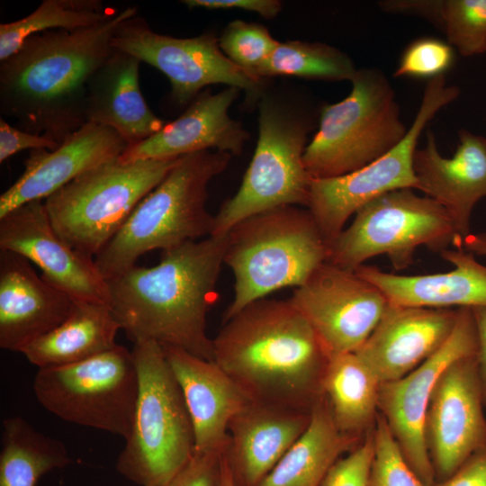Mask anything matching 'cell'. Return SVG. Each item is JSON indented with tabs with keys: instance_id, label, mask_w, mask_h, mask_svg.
Instances as JSON below:
<instances>
[{
	"instance_id": "cell-24",
	"label": "cell",
	"mask_w": 486,
	"mask_h": 486,
	"mask_svg": "<svg viewBox=\"0 0 486 486\" xmlns=\"http://www.w3.org/2000/svg\"><path fill=\"white\" fill-rule=\"evenodd\" d=\"M181 388L194 433V453H224L229 424L248 398L215 361L161 346Z\"/></svg>"
},
{
	"instance_id": "cell-37",
	"label": "cell",
	"mask_w": 486,
	"mask_h": 486,
	"mask_svg": "<svg viewBox=\"0 0 486 486\" xmlns=\"http://www.w3.org/2000/svg\"><path fill=\"white\" fill-rule=\"evenodd\" d=\"M373 432L333 464L321 486H369L374 454Z\"/></svg>"
},
{
	"instance_id": "cell-23",
	"label": "cell",
	"mask_w": 486,
	"mask_h": 486,
	"mask_svg": "<svg viewBox=\"0 0 486 486\" xmlns=\"http://www.w3.org/2000/svg\"><path fill=\"white\" fill-rule=\"evenodd\" d=\"M311 411L248 401L231 418L224 452L237 486H258L308 428Z\"/></svg>"
},
{
	"instance_id": "cell-4",
	"label": "cell",
	"mask_w": 486,
	"mask_h": 486,
	"mask_svg": "<svg viewBox=\"0 0 486 486\" xmlns=\"http://www.w3.org/2000/svg\"><path fill=\"white\" fill-rule=\"evenodd\" d=\"M230 158V154L217 150L180 157L94 256L104 278L109 281L121 275L147 252L168 250L211 236L214 215L206 206L208 186L227 168Z\"/></svg>"
},
{
	"instance_id": "cell-11",
	"label": "cell",
	"mask_w": 486,
	"mask_h": 486,
	"mask_svg": "<svg viewBox=\"0 0 486 486\" xmlns=\"http://www.w3.org/2000/svg\"><path fill=\"white\" fill-rule=\"evenodd\" d=\"M32 390L39 403L58 418L126 439L139 374L132 351L117 345L76 364L39 368Z\"/></svg>"
},
{
	"instance_id": "cell-40",
	"label": "cell",
	"mask_w": 486,
	"mask_h": 486,
	"mask_svg": "<svg viewBox=\"0 0 486 486\" xmlns=\"http://www.w3.org/2000/svg\"><path fill=\"white\" fill-rule=\"evenodd\" d=\"M182 3L189 8H238L258 14L266 19L274 18L282 9V3L277 0H184Z\"/></svg>"
},
{
	"instance_id": "cell-14",
	"label": "cell",
	"mask_w": 486,
	"mask_h": 486,
	"mask_svg": "<svg viewBox=\"0 0 486 486\" xmlns=\"http://www.w3.org/2000/svg\"><path fill=\"white\" fill-rule=\"evenodd\" d=\"M477 348L472 310L458 308L454 328L436 353L405 376L381 383L379 413L426 486H431L436 477L425 440L426 416L434 388L447 366L462 357L476 355Z\"/></svg>"
},
{
	"instance_id": "cell-26",
	"label": "cell",
	"mask_w": 486,
	"mask_h": 486,
	"mask_svg": "<svg viewBox=\"0 0 486 486\" xmlns=\"http://www.w3.org/2000/svg\"><path fill=\"white\" fill-rule=\"evenodd\" d=\"M135 57L114 50L89 81L86 121L109 127L130 145L158 132L166 123L144 99L140 64Z\"/></svg>"
},
{
	"instance_id": "cell-27",
	"label": "cell",
	"mask_w": 486,
	"mask_h": 486,
	"mask_svg": "<svg viewBox=\"0 0 486 486\" xmlns=\"http://www.w3.org/2000/svg\"><path fill=\"white\" fill-rule=\"evenodd\" d=\"M120 329L109 305L75 301L69 316L22 354L38 369L72 364L113 348Z\"/></svg>"
},
{
	"instance_id": "cell-30",
	"label": "cell",
	"mask_w": 486,
	"mask_h": 486,
	"mask_svg": "<svg viewBox=\"0 0 486 486\" xmlns=\"http://www.w3.org/2000/svg\"><path fill=\"white\" fill-rule=\"evenodd\" d=\"M73 463L63 442L25 418H4L1 428L0 486H36L46 473Z\"/></svg>"
},
{
	"instance_id": "cell-42",
	"label": "cell",
	"mask_w": 486,
	"mask_h": 486,
	"mask_svg": "<svg viewBox=\"0 0 486 486\" xmlns=\"http://www.w3.org/2000/svg\"><path fill=\"white\" fill-rule=\"evenodd\" d=\"M472 313L474 317L476 331H477V364L478 374L480 378L482 399L484 407H486V308H473Z\"/></svg>"
},
{
	"instance_id": "cell-41",
	"label": "cell",
	"mask_w": 486,
	"mask_h": 486,
	"mask_svg": "<svg viewBox=\"0 0 486 486\" xmlns=\"http://www.w3.org/2000/svg\"><path fill=\"white\" fill-rule=\"evenodd\" d=\"M431 486H486V446L470 456L448 478Z\"/></svg>"
},
{
	"instance_id": "cell-39",
	"label": "cell",
	"mask_w": 486,
	"mask_h": 486,
	"mask_svg": "<svg viewBox=\"0 0 486 486\" xmlns=\"http://www.w3.org/2000/svg\"><path fill=\"white\" fill-rule=\"evenodd\" d=\"M59 143L44 135L28 132L10 125L4 118L0 120V162L22 150H54Z\"/></svg>"
},
{
	"instance_id": "cell-2",
	"label": "cell",
	"mask_w": 486,
	"mask_h": 486,
	"mask_svg": "<svg viewBox=\"0 0 486 486\" xmlns=\"http://www.w3.org/2000/svg\"><path fill=\"white\" fill-rule=\"evenodd\" d=\"M213 361L250 401L311 411L330 355L288 300L255 301L223 322Z\"/></svg>"
},
{
	"instance_id": "cell-20",
	"label": "cell",
	"mask_w": 486,
	"mask_h": 486,
	"mask_svg": "<svg viewBox=\"0 0 486 486\" xmlns=\"http://www.w3.org/2000/svg\"><path fill=\"white\" fill-rule=\"evenodd\" d=\"M75 300L33 269L24 256L0 250V347L22 351L59 326Z\"/></svg>"
},
{
	"instance_id": "cell-31",
	"label": "cell",
	"mask_w": 486,
	"mask_h": 486,
	"mask_svg": "<svg viewBox=\"0 0 486 486\" xmlns=\"http://www.w3.org/2000/svg\"><path fill=\"white\" fill-rule=\"evenodd\" d=\"M113 13L100 0H44L29 15L0 24V61L14 53L32 35L53 30L89 28Z\"/></svg>"
},
{
	"instance_id": "cell-8",
	"label": "cell",
	"mask_w": 486,
	"mask_h": 486,
	"mask_svg": "<svg viewBox=\"0 0 486 486\" xmlns=\"http://www.w3.org/2000/svg\"><path fill=\"white\" fill-rule=\"evenodd\" d=\"M309 119L294 105L263 94L258 140L237 193L214 215L212 235L227 233L241 220L274 208L308 206L310 183L303 163Z\"/></svg>"
},
{
	"instance_id": "cell-38",
	"label": "cell",
	"mask_w": 486,
	"mask_h": 486,
	"mask_svg": "<svg viewBox=\"0 0 486 486\" xmlns=\"http://www.w3.org/2000/svg\"><path fill=\"white\" fill-rule=\"evenodd\" d=\"M224 453H194L166 486H220Z\"/></svg>"
},
{
	"instance_id": "cell-16",
	"label": "cell",
	"mask_w": 486,
	"mask_h": 486,
	"mask_svg": "<svg viewBox=\"0 0 486 486\" xmlns=\"http://www.w3.org/2000/svg\"><path fill=\"white\" fill-rule=\"evenodd\" d=\"M476 355L447 366L434 388L425 440L435 476L445 480L486 446V418Z\"/></svg>"
},
{
	"instance_id": "cell-35",
	"label": "cell",
	"mask_w": 486,
	"mask_h": 486,
	"mask_svg": "<svg viewBox=\"0 0 486 486\" xmlns=\"http://www.w3.org/2000/svg\"><path fill=\"white\" fill-rule=\"evenodd\" d=\"M373 434L374 454L369 486H426L406 460L380 413Z\"/></svg>"
},
{
	"instance_id": "cell-43",
	"label": "cell",
	"mask_w": 486,
	"mask_h": 486,
	"mask_svg": "<svg viewBox=\"0 0 486 486\" xmlns=\"http://www.w3.org/2000/svg\"><path fill=\"white\" fill-rule=\"evenodd\" d=\"M456 248H463L474 256H486V231L470 233Z\"/></svg>"
},
{
	"instance_id": "cell-22",
	"label": "cell",
	"mask_w": 486,
	"mask_h": 486,
	"mask_svg": "<svg viewBox=\"0 0 486 486\" xmlns=\"http://www.w3.org/2000/svg\"><path fill=\"white\" fill-rule=\"evenodd\" d=\"M413 167L418 190L440 204L453 220L456 248L471 233L473 208L486 196V138L462 130L454 154L445 158L428 131L425 147L415 152Z\"/></svg>"
},
{
	"instance_id": "cell-3",
	"label": "cell",
	"mask_w": 486,
	"mask_h": 486,
	"mask_svg": "<svg viewBox=\"0 0 486 486\" xmlns=\"http://www.w3.org/2000/svg\"><path fill=\"white\" fill-rule=\"evenodd\" d=\"M228 232L162 251L151 267L134 266L107 281L110 307L135 343L151 340L213 361L207 315L217 284Z\"/></svg>"
},
{
	"instance_id": "cell-7",
	"label": "cell",
	"mask_w": 486,
	"mask_h": 486,
	"mask_svg": "<svg viewBox=\"0 0 486 486\" xmlns=\"http://www.w3.org/2000/svg\"><path fill=\"white\" fill-rule=\"evenodd\" d=\"M350 94L325 105L303 163L312 179L340 176L379 158L406 135L395 93L379 69H357Z\"/></svg>"
},
{
	"instance_id": "cell-44",
	"label": "cell",
	"mask_w": 486,
	"mask_h": 486,
	"mask_svg": "<svg viewBox=\"0 0 486 486\" xmlns=\"http://www.w3.org/2000/svg\"><path fill=\"white\" fill-rule=\"evenodd\" d=\"M220 486H237L231 475V472L229 468L228 463L224 457V454H223V459H222V473H221Z\"/></svg>"
},
{
	"instance_id": "cell-15",
	"label": "cell",
	"mask_w": 486,
	"mask_h": 486,
	"mask_svg": "<svg viewBox=\"0 0 486 486\" xmlns=\"http://www.w3.org/2000/svg\"><path fill=\"white\" fill-rule=\"evenodd\" d=\"M290 301L310 322L330 356L356 352L388 306L377 286L356 271L328 262L296 288Z\"/></svg>"
},
{
	"instance_id": "cell-9",
	"label": "cell",
	"mask_w": 486,
	"mask_h": 486,
	"mask_svg": "<svg viewBox=\"0 0 486 486\" xmlns=\"http://www.w3.org/2000/svg\"><path fill=\"white\" fill-rule=\"evenodd\" d=\"M179 158L130 162L119 158L83 174L45 200L54 230L76 250L94 258Z\"/></svg>"
},
{
	"instance_id": "cell-1",
	"label": "cell",
	"mask_w": 486,
	"mask_h": 486,
	"mask_svg": "<svg viewBox=\"0 0 486 486\" xmlns=\"http://www.w3.org/2000/svg\"><path fill=\"white\" fill-rule=\"evenodd\" d=\"M137 15L129 6L92 27L28 37L0 61V111L20 129L61 143L86 122L90 79L114 52L113 35Z\"/></svg>"
},
{
	"instance_id": "cell-36",
	"label": "cell",
	"mask_w": 486,
	"mask_h": 486,
	"mask_svg": "<svg viewBox=\"0 0 486 486\" xmlns=\"http://www.w3.org/2000/svg\"><path fill=\"white\" fill-rule=\"evenodd\" d=\"M454 60V50L448 42L433 37L417 39L403 51L394 76L431 79L444 75Z\"/></svg>"
},
{
	"instance_id": "cell-33",
	"label": "cell",
	"mask_w": 486,
	"mask_h": 486,
	"mask_svg": "<svg viewBox=\"0 0 486 486\" xmlns=\"http://www.w3.org/2000/svg\"><path fill=\"white\" fill-rule=\"evenodd\" d=\"M432 16L439 18L447 42L462 56L486 53V0L436 1Z\"/></svg>"
},
{
	"instance_id": "cell-19",
	"label": "cell",
	"mask_w": 486,
	"mask_h": 486,
	"mask_svg": "<svg viewBox=\"0 0 486 486\" xmlns=\"http://www.w3.org/2000/svg\"><path fill=\"white\" fill-rule=\"evenodd\" d=\"M129 146L114 130L86 122L54 150L31 151L23 173L0 196V218L27 202L46 200L83 174L118 159Z\"/></svg>"
},
{
	"instance_id": "cell-18",
	"label": "cell",
	"mask_w": 486,
	"mask_h": 486,
	"mask_svg": "<svg viewBox=\"0 0 486 486\" xmlns=\"http://www.w3.org/2000/svg\"><path fill=\"white\" fill-rule=\"evenodd\" d=\"M458 309L393 305L388 302L376 327L355 352L381 383L416 369L448 339Z\"/></svg>"
},
{
	"instance_id": "cell-34",
	"label": "cell",
	"mask_w": 486,
	"mask_h": 486,
	"mask_svg": "<svg viewBox=\"0 0 486 486\" xmlns=\"http://www.w3.org/2000/svg\"><path fill=\"white\" fill-rule=\"evenodd\" d=\"M278 44L266 26L242 20L230 22L219 38L226 57L254 76Z\"/></svg>"
},
{
	"instance_id": "cell-25",
	"label": "cell",
	"mask_w": 486,
	"mask_h": 486,
	"mask_svg": "<svg viewBox=\"0 0 486 486\" xmlns=\"http://www.w3.org/2000/svg\"><path fill=\"white\" fill-rule=\"evenodd\" d=\"M440 256L454 268L446 273L403 275L363 265L356 272L377 286L390 304L436 309L486 308V266L463 248H447Z\"/></svg>"
},
{
	"instance_id": "cell-28",
	"label": "cell",
	"mask_w": 486,
	"mask_h": 486,
	"mask_svg": "<svg viewBox=\"0 0 486 486\" xmlns=\"http://www.w3.org/2000/svg\"><path fill=\"white\" fill-rule=\"evenodd\" d=\"M361 442L338 429L323 396L306 430L258 486H321L333 464Z\"/></svg>"
},
{
	"instance_id": "cell-5",
	"label": "cell",
	"mask_w": 486,
	"mask_h": 486,
	"mask_svg": "<svg viewBox=\"0 0 486 486\" xmlns=\"http://www.w3.org/2000/svg\"><path fill=\"white\" fill-rule=\"evenodd\" d=\"M328 256L308 209L282 206L241 220L228 231L224 264L233 274L234 292L222 322L274 291L302 286Z\"/></svg>"
},
{
	"instance_id": "cell-21",
	"label": "cell",
	"mask_w": 486,
	"mask_h": 486,
	"mask_svg": "<svg viewBox=\"0 0 486 486\" xmlns=\"http://www.w3.org/2000/svg\"><path fill=\"white\" fill-rule=\"evenodd\" d=\"M240 89L228 86L212 94L202 91L175 121L151 137L130 145L120 157L124 162L179 158L202 150L241 154L248 132L229 115Z\"/></svg>"
},
{
	"instance_id": "cell-32",
	"label": "cell",
	"mask_w": 486,
	"mask_h": 486,
	"mask_svg": "<svg viewBox=\"0 0 486 486\" xmlns=\"http://www.w3.org/2000/svg\"><path fill=\"white\" fill-rule=\"evenodd\" d=\"M352 59L340 50L321 42H279L256 71L257 77L286 76L329 81L351 80L356 72Z\"/></svg>"
},
{
	"instance_id": "cell-29",
	"label": "cell",
	"mask_w": 486,
	"mask_h": 486,
	"mask_svg": "<svg viewBox=\"0 0 486 486\" xmlns=\"http://www.w3.org/2000/svg\"><path fill=\"white\" fill-rule=\"evenodd\" d=\"M381 382L355 353L331 355L322 393L338 429L361 442L374 428L379 414Z\"/></svg>"
},
{
	"instance_id": "cell-12",
	"label": "cell",
	"mask_w": 486,
	"mask_h": 486,
	"mask_svg": "<svg viewBox=\"0 0 486 486\" xmlns=\"http://www.w3.org/2000/svg\"><path fill=\"white\" fill-rule=\"evenodd\" d=\"M460 94L444 75L428 80L420 106L403 139L365 166L331 178L312 179L307 209L328 247L363 206L397 189H418L413 167L417 144L427 123Z\"/></svg>"
},
{
	"instance_id": "cell-13",
	"label": "cell",
	"mask_w": 486,
	"mask_h": 486,
	"mask_svg": "<svg viewBox=\"0 0 486 486\" xmlns=\"http://www.w3.org/2000/svg\"><path fill=\"white\" fill-rule=\"evenodd\" d=\"M112 45L162 72L168 78L171 96L178 104L191 103L204 87L215 84L244 90L249 102L263 95L266 79L245 71L229 59L212 32L193 38L167 36L152 31L142 17L136 15L119 25Z\"/></svg>"
},
{
	"instance_id": "cell-6",
	"label": "cell",
	"mask_w": 486,
	"mask_h": 486,
	"mask_svg": "<svg viewBox=\"0 0 486 486\" xmlns=\"http://www.w3.org/2000/svg\"><path fill=\"white\" fill-rule=\"evenodd\" d=\"M139 392L116 470L139 486H166L194 454V433L177 380L161 345L134 343Z\"/></svg>"
},
{
	"instance_id": "cell-10",
	"label": "cell",
	"mask_w": 486,
	"mask_h": 486,
	"mask_svg": "<svg viewBox=\"0 0 486 486\" xmlns=\"http://www.w3.org/2000/svg\"><path fill=\"white\" fill-rule=\"evenodd\" d=\"M328 247L327 262L356 271L372 257L386 255L396 270L410 266L418 247L441 252L457 241L448 212L412 189L388 192L355 214Z\"/></svg>"
},
{
	"instance_id": "cell-17",
	"label": "cell",
	"mask_w": 486,
	"mask_h": 486,
	"mask_svg": "<svg viewBox=\"0 0 486 486\" xmlns=\"http://www.w3.org/2000/svg\"><path fill=\"white\" fill-rule=\"evenodd\" d=\"M0 250L14 252L35 264L45 280L73 300L110 306L108 284L94 259L56 232L44 202H27L0 218Z\"/></svg>"
}]
</instances>
